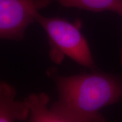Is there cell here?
I'll list each match as a JSON object with an SVG mask.
<instances>
[{"mask_svg": "<svg viewBox=\"0 0 122 122\" xmlns=\"http://www.w3.org/2000/svg\"><path fill=\"white\" fill-rule=\"evenodd\" d=\"M35 22L46 32L49 56L53 62L59 65L68 57L91 71L96 69L88 41L81 31V21L71 22L59 17H46L38 12Z\"/></svg>", "mask_w": 122, "mask_h": 122, "instance_id": "2", "label": "cell"}, {"mask_svg": "<svg viewBox=\"0 0 122 122\" xmlns=\"http://www.w3.org/2000/svg\"><path fill=\"white\" fill-rule=\"evenodd\" d=\"M16 91L8 83L0 82V122L24 121L29 117V110L23 101H16Z\"/></svg>", "mask_w": 122, "mask_h": 122, "instance_id": "4", "label": "cell"}, {"mask_svg": "<svg viewBox=\"0 0 122 122\" xmlns=\"http://www.w3.org/2000/svg\"><path fill=\"white\" fill-rule=\"evenodd\" d=\"M50 98L46 93L31 94L24 100L29 110L31 122H67L63 116L48 108Z\"/></svg>", "mask_w": 122, "mask_h": 122, "instance_id": "5", "label": "cell"}, {"mask_svg": "<svg viewBox=\"0 0 122 122\" xmlns=\"http://www.w3.org/2000/svg\"><path fill=\"white\" fill-rule=\"evenodd\" d=\"M65 8H75L93 12L109 11L122 16V0H52Z\"/></svg>", "mask_w": 122, "mask_h": 122, "instance_id": "6", "label": "cell"}, {"mask_svg": "<svg viewBox=\"0 0 122 122\" xmlns=\"http://www.w3.org/2000/svg\"><path fill=\"white\" fill-rule=\"evenodd\" d=\"M119 60H120V62L122 66V44L121 48H120V52H119Z\"/></svg>", "mask_w": 122, "mask_h": 122, "instance_id": "7", "label": "cell"}, {"mask_svg": "<svg viewBox=\"0 0 122 122\" xmlns=\"http://www.w3.org/2000/svg\"><path fill=\"white\" fill-rule=\"evenodd\" d=\"M52 0H0V39L20 40L41 9Z\"/></svg>", "mask_w": 122, "mask_h": 122, "instance_id": "3", "label": "cell"}, {"mask_svg": "<svg viewBox=\"0 0 122 122\" xmlns=\"http://www.w3.org/2000/svg\"><path fill=\"white\" fill-rule=\"evenodd\" d=\"M55 70L48 71L58 95L50 108L67 122H105L100 110L122 100L120 75L94 69L90 73L63 76Z\"/></svg>", "mask_w": 122, "mask_h": 122, "instance_id": "1", "label": "cell"}]
</instances>
